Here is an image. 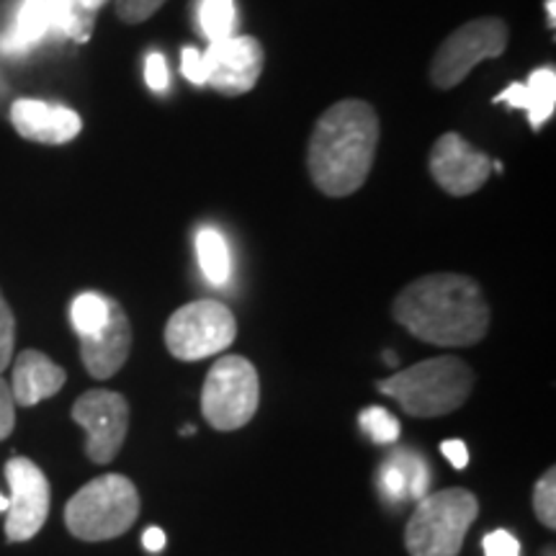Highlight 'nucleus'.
<instances>
[{
  "label": "nucleus",
  "instance_id": "f257e3e1",
  "mask_svg": "<svg viewBox=\"0 0 556 556\" xmlns=\"http://www.w3.org/2000/svg\"><path fill=\"white\" fill-rule=\"evenodd\" d=\"M392 315L409 336L441 348H467L490 330L482 287L464 274H428L400 291Z\"/></svg>",
  "mask_w": 556,
  "mask_h": 556
},
{
  "label": "nucleus",
  "instance_id": "f03ea898",
  "mask_svg": "<svg viewBox=\"0 0 556 556\" xmlns=\"http://www.w3.org/2000/svg\"><path fill=\"white\" fill-rule=\"evenodd\" d=\"M379 116L371 103L343 99L319 116L307 148L312 184L325 197L343 199L366 184L379 148Z\"/></svg>",
  "mask_w": 556,
  "mask_h": 556
},
{
  "label": "nucleus",
  "instance_id": "7ed1b4c3",
  "mask_svg": "<svg viewBox=\"0 0 556 556\" xmlns=\"http://www.w3.org/2000/svg\"><path fill=\"white\" fill-rule=\"evenodd\" d=\"M377 389L413 417H443L456 413L475 389V371L467 361L438 356L420 361L394 377L377 381Z\"/></svg>",
  "mask_w": 556,
  "mask_h": 556
},
{
  "label": "nucleus",
  "instance_id": "20e7f679",
  "mask_svg": "<svg viewBox=\"0 0 556 556\" xmlns=\"http://www.w3.org/2000/svg\"><path fill=\"white\" fill-rule=\"evenodd\" d=\"M139 492L124 475H103L83 484L65 505V526L75 539L99 544L119 539L137 523Z\"/></svg>",
  "mask_w": 556,
  "mask_h": 556
},
{
  "label": "nucleus",
  "instance_id": "39448f33",
  "mask_svg": "<svg viewBox=\"0 0 556 556\" xmlns=\"http://www.w3.org/2000/svg\"><path fill=\"white\" fill-rule=\"evenodd\" d=\"M477 516L479 500L464 486H451L417 500L405 528L409 556H458Z\"/></svg>",
  "mask_w": 556,
  "mask_h": 556
},
{
  "label": "nucleus",
  "instance_id": "423d86ee",
  "mask_svg": "<svg viewBox=\"0 0 556 556\" xmlns=\"http://www.w3.org/2000/svg\"><path fill=\"white\" fill-rule=\"evenodd\" d=\"M261 379L255 366L242 356H222L208 368L204 392H201V413L206 422L219 433L245 428L258 413Z\"/></svg>",
  "mask_w": 556,
  "mask_h": 556
},
{
  "label": "nucleus",
  "instance_id": "0eeeda50",
  "mask_svg": "<svg viewBox=\"0 0 556 556\" xmlns=\"http://www.w3.org/2000/svg\"><path fill=\"white\" fill-rule=\"evenodd\" d=\"M507 41H510V29L503 18L482 16L467 21L438 47L435 58L430 62V83L438 90L456 88L458 83L467 80V75L479 62L505 54Z\"/></svg>",
  "mask_w": 556,
  "mask_h": 556
},
{
  "label": "nucleus",
  "instance_id": "6e6552de",
  "mask_svg": "<svg viewBox=\"0 0 556 556\" xmlns=\"http://www.w3.org/2000/svg\"><path fill=\"white\" fill-rule=\"evenodd\" d=\"M238 338V323L227 304L199 299L176 309L165 325V345L178 361H201L227 351Z\"/></svg>",
  "mask_w": 556,
  "mask_h": 556
},
{
  "label": "nucleus",
  "instance_id": "1a4fd4ad",
  "mask_svg": "<svg viewBox=\"0 0 556 556\" xmlns=\"http://www.w3.org/2000/svg\"><path fill=\"white\" fill-rule=\"evenodd\" d=\"M73 420L86 430V454L93 464H111L127 441L129 402L111 389H90L80 394L73 409Z\"/></svg>",
  "mask_w": 556,
  "mask_h": 556
},
{
  "label": "nucleus",
  "instance_id": "9d476101",
  "mask_svg": "<svg viewBox=\"0 0 556 556\" xmlns=\"http://www.w3.org/2000/svg\"><path fill=\"white\" fill-rule=\"evenodd\" d=\"M5 479H9V518H5V539L11 544L31 541L47 523L52 505L50 479L31 458L13 456L5 464Z\"/></svg>",
  "mask_w": 556,
  "mask_h": 556
},
{
  "label": "nucleus",
  "instance_id": "9b49d317",
  "mask_svg": "<svg viewBox=\"0 0 556 556\" xmlns=\"http://www.w3.org/2000/svg\"><path fill=\"white\" fill-rule=\"evenodd\" d=\"M201 62L206 86L219 90L222 96H242L261 80L266 54L255 37H229L208 41L206 52H201Z\"/></svg>",
  "mask_w": 556,
  "mask_h": 556
},
{
  "label": "nucleus",
  "instance_id": "f8f14e48",
  "mask_svg": "<svg viewBox=\"0 0 556 556\" xmlns=\"http://www.w3.org/2000/svg\"><path fill=\"white\" fill-rule=\"evenodd\" d=\"M430 176L451 197H471L486 184L492 170V160L484 152H477L456 131L441 135L430 150Z\"/></svg>",
  "mask_w": 556,
  "mask_h": 556
},
{
  "label": "nucleus",
  "instance_id": "ddd939ff",
  "mask_svg": "<svg viewBox=\"0 0 556 556\" xmlns=\"http://www.w3.org/2000/svg\"><path fill=\"white\" fill-rule=\"evenodd\" d=\"M131 351V323L116 299L109 302V319L93 336L80 338V358L93 379H111L122 371Z\"/></svg>",
  "mask_w": 556,
  "mask_h": 556
},
{
  "label": "nucleus",
  "instance_id": "4468645a",
  "mask_svg": "<svg viewBox=\"0 0 556 556\" xmlns=\"http://www.w3.org/2000/svg\"><path fill=\"white\" fill-rule=\"evenodd\" d=\"M11 124L21 137L39 144H65L83 129L78 111L39 99H18L13 103Z\"/></svg>",
  "mask_w": 556,
  "mask_h": 556
},
{
  "label": "nucleus",
  "instance_id": "2eb2a0df",
  "mask_svg": "<svg viewBox=\"0 0 556 556\" xmlns=\"http://www.w3.org/2000/svg\"><path fill=\"white\" fill-rule=\"evenodd\" d=\"M67 371L60 364H54L50 356L37 351V348H26L18 353L16 364H13L11 392L18 407H34L41 400H50L65 387Z\"/></svg>",
  "mask_w": 556,
  "mask_h": 556
},
{
  "label": "nucleus",
  "instance_id": "dca6fc26",
  "mask_svg": "<svg viewBox=\"0 0 556 556\" xmlns=\"http://www.w3.org/2000/svg\"><path fill=\"white\" fill-rule=\"evenodd\" d=\"M52 31V18L45 0H21L16 24L0 39V50L9 58H24Z\"/></svg>",
  "mask_w": 556,
  "mask_h": 556
},
{
  "label": "nucleus",
  "instance_id": "f3484780",
  "mask_svg": "<svg viewBox=\"0 0 556 556\" xmlns=\"http://www.w3.org/2000/svg\"><path fill=\"white\" fill-rule=\"evenodd\" d=\"M197 255H199V266L204 270L208 281L217 283V287L229 281V276H232V258H229V245L219 229L214 227L199 229Z\"/></svg>",
  "mask_w": 556,
  "mask_h": 556
},
{
  "label": "nucleus",
  "instance_id": "a211bd4d",
  "mask_svg": "<svg viewBox=\"0 0 556 556\" xmlns=\"http://www.w3.org/2000/svg\"><path fill=\"white\" fill-rule=\"evenodd\" d=\"M528 119L531 129L539 131L554 116L556 109V73L554 67H541L526 83Z\"/></svg>",
  "mask_w": 556,
  "mask_h": 556
},
{
  "label": "nucleus",
  "instance_id": "6ab92c4d",
  "mask_svg": "<svg viewBox=\"0 0 556 556\" xmlns=\"http://www.w3.org/2000/svg\"><path fill=\"white\" fill-rule=\"evenodd\" d=\"M109 296L99 294V291H83L73 299L70 304V323L73 330L78 332V338L93 336L96 330L103 328V323L109 319Z\"/></svg>",
  "mask_w": 556,
  "mask_h": 556
},
{
  "label": "nucleus",
  "instance_id": "aec40b11",
  "mask_svg": "<svg viewBox=\"0 0 556 556\" xmlns=\"http://www.w3.org/2000/svg\"><path fill=\"white\" fill-rule=\"evenodd\" d=\"M235 24H238L235 0H201L199 3V29L208 41L235 37Z\"/></svg>",
  "mask_w": 556,
  "mask_h": 556
},
{
  "label": "nucleus",
  "instance_id": "412c9836",
  "mask_svg": "<svg viewBox=\"0 0 556 556\" xmlns=\"http://www.w3.org/2000/svg\"><path fill=\"white\" fill-rule=\"evenodd\" d=\"M358 426L366 430L368 438L379 446L384 443H394L400 438V420L384 407H366L361 409Z\"/></svg>",
  "mask_w": 556,
  "mask_h": 556
},
{
  "label": "nucleus",
  "instance_id": "4be33fe9",
  "mask_svg": "<svg viewBox=\"0 0 556 556\" xmlns=\"http://www.w3.org/2000/svg\"><path fill=\"white\" fill-rule=\"evenodd\" d=\"M392 458L400 464L402 475H405V479H407V497H413V500L426 497L428 484H430L426 458H422L420 454H415V451H394Z\"/></svg>",
  "mask_w": 556,
  "mask_h": 556
},
{
  "label": "nucleus",
  "instance_id": "5701e85b",
  "mask_svg": "<svg viewBox=\"0 0 556 556\" xmlns=\"http://www.w3.org/2000/svg\"><path fill=\"white\" fill-rule=\"evenodd\" d=\"M533 510L541 526H546L548 531L556 528V469L552 467L544 477L539 479L533 486Z\"/></svg>",
  "mask_w": 556,
  "mask_h": 556
},
{
  "label": "nucleus",
  "instance_id": "b1692460",
  "mask_svg": "<svg viewBox=\"0 0 556 556\" xmlns=\"http://www.w3.org/2000/svg\"><path fill=\"white\" fill-rule=\"evenodd\" d=\"M13 345H16V317H13V309L3 294H0V374L11 366Z\"/></svg>",
  "mask_w": 556,
  "mask_h": 556
},
{
  "label": "nucleus",
  "instance_id": "393cba45",
  "mask_svg": "<svg viewBox=\"0 0 556 556\" xmlns=\"http://www.w3.org/2000/svg\"><path fill=\"white\" fill-rule=\"evenodd\" d=\"M379 486L381 492H384V497L392 500V503H405L407 500V479L392 456H389L384 467L379 469Z\"/></svg>",
  "mask_w": 556,
  "mask_h": 556
},
{
  "label": "nucleus",
  "instance_id": "a878e982",
  "mask_svg": "<svg viewBox=\"0 0 556 556\" xmlns=\"http://www.w3.org/2000/svg\"><path fill=\"white\" fill-rule=\"evenodd\" d=\"M165 3L168 0H116V16L124 24H142V21L155 16Z\"/></svg>",
  "mask_w": 556,
  "mask_h": 556
},
{
  "label": "nucleus",
  "instance_id": "bb28decb",
  "mask_svg": "<svg viewBox=\"0 0 556 556\" xmlns=\"http://www.w3.org/2000/svg\"><path fill=\"white\" fill-rule=\"evenodd\" d=\"M16 428V400H13L11 384L0 374V441H5Z\"/></svg>",
  "mask_w": 556,
  "mask_h": 556
},
{
  "label": "nucleus",
  "instance_id": "cd10ccee",
  "mask_svg": "<svg viewBox=\"0 0 556 556\" xmlns=\"http://www.w3.org/2000/svg\"><path fill=\"white\" fill-rule=\"evenodd\" d=\"M144 80H148L150 90H155V93H165V90H168V65H165V58L160 52H152L148 62H144Z\"/></svg>",
  "mask_w": 556,
  "mask_h": 556
},
{
  "label": "nucleus",
  "instance_id": "c85d7f7f",
  "mask_svg": "<svg viewBox=\"0 0 556 556\" xmlns=\"http://www.w3.org/2000/svg\"><path fill=\"white\" fill-rule=\"evenodd\" d=\"M484 556H520V544L510 531H492L482 541Z\"/></svg>",
  "mask_w": 556,
  "mask_h": 556
},
{
  "label": "nucleus",
  "instance_id": "c756f323",
  "mask_svg": "<svg viewBox=\"0 0 556 556\" xmlns=\"http://www.w3.org/2000/svg\"><path fill=\"white\" fill-rule=\"evenodd\" d=\"M180 70H184V75L193 83V86H206L204 62H201V52L197 47H186V50L180 52Z\"/></svg>",
  "mask_w": 556,
  "mask_h": 556
},
{
  "label": "nucleus",
  "instance_id": "7c9ffc66",
  "mask_svg": "<svg viewBox=\"0 0 556 556\" xmlns=\"http://www.w3.org/2000/svg\"><path fill=\"white\" fill-rule=\"evenodd\" d=\"M441 454L448 458L454 469H467L469 467V448L464 441H443Z\"/></svg>",
  "mask_w": 556,
  "mask_h": 556
},
{
  "label": "nucleus",
  "instance_id": "2f4dec72",
  "mask_svg": "<svg viewBox=\"0 0 556 556\" xmlns=\"http://www.w3.org/2000/svg\"><path fill=\"white\" fill-rule=\"evenodd\" d=\"M142 546L148 548L150 554H157L165 548V531L163 528H148V531L142 533Z\"/></svg>",
  "mask_w": 556,
  "mask_h": 556
},
{
  "label": "nucleus",
  "instance_id": "473e14b6",
  "mask_svg": "<svg viewBox=\"0 0 556 556\" xmlns=\"http://www.w3.org/2000/svg\"><path fill=\"white\" fill-rule=\"evenodd\" d=\"M75 5H78L80 11H86V13H90V16H96V11L101 9V5H106L109 0H73Z\"/></svg>",
  "mask_w": 556,
  "mask_h": 556
},
{
  "label": "nucleus",
  "instance_id": "72a5a7b5",
  "mask_svg": "<svg viewBox=\"0 0 556 556\" xmlns=\"http://www.w3.org/2000/svg\"><path fill=\"white\" fill-rule=\"evenodd\" d=\"M556 0H546V11H548V26H552V29H554V26H556Z\"/></svg>",
  "mask_w": 556,
  "mask_h": 556
},
{
  "label": "nucleus",
  "instance_id": "f704fd0d",
  "mask_svg": "<svg viewBox=\"0 0 556 556\" xmlns=\"http://www.w3.org/2000/svg\"><path fill=\"white\" fill-rule=\"evenodd\" d=\"M3 510H9V497L0 495V513H3Z\"/></svg>",
  "mask_w": 556,
  "mask_h": 556
},
{
  "label": "nucleus",
  "instance_id": "c9c22d12",
  "mask_svg": "<svg viewBox=\"0 0 556 556\" xmlns=\"http://www.w3.org/2000/svg\"><path fill=\"white\" fill-rule=\"evenodd\" d=\"M384 358H387V364H389V366H394V364H397V358H394L392 353H384Z\"/></svg>",
  "mask_w": 556,
  "mask_h": 556
},
{
  "label": "nucleus",
  "instance_id": "e433bc0d",
  "mask_svg": "<svg viewBox=\"0 0 556 556\" xmlns=\"http://www.w3.org/2000/svg\"><path fill=\"white\" fill-rule=\"evenodd\" d=\"M193 433H197V428H193V426H184V435H193Z\"/></svg>",
  "mask_w": 556,
  "mask_h": 556
}]
</instances>
